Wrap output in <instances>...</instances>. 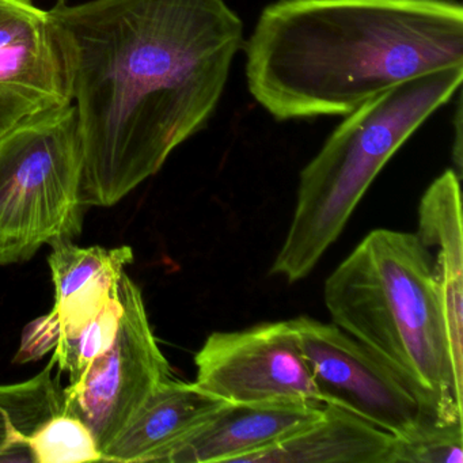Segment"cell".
<instances>
[{"label": "cell", "mask_w": 463, "mask_h": 463, "mask_svg": "<svg viewBox=\"0 0 463 463\" xmlns=\"http://www.w3.org/2000/svg\"><path fill=\"white\" fill-rule=\"evenodd\" d=\"M48 12L80 127L83 204L112 207L208 126L243 23L226 0H88Z\"/></svg>", "instance_id": "6da1fadb"}, {"label": "cell", "mask_w": 463, "mask_h": 463, "mask_svg": "<svg viewBox=\"0 0 463 463\" xmlns=\"http://www.w3.org/2000/svg\"><path fill=\"white\" fill-rule=\"evenodd\" d=\"M242 48L249 93L275 120L345 118L406 80L463 66V7L276 0Z\"/></svg>", "instance_id": "7a4b0ae2"}, {"label": "cell", "mask_w": 463, "mask_h": 463, "mask_svg": "<svg viewBox=\"0 0 463 463\" xmlns=\"http://www.w3.org/2000/svg\"><path fill=\"white\" fill-rule=\"evenodd\" d=\"M332 324L375 352L439 422L463 421L455 359L430 249L413 232L373 230L324 286Z\"/></svg>", "instance_id": "3957f363"}, {"label": "cell", "mask_w": 463, "mask_h": 463, "mask_svg": "<svg viewBox=\"0 0 463 463\" xmlns=\"http://www.w3.org/2000/svg\"><path fill=\"white\" fill-rule=\"evenodd\" d=\"M463 66L406 80L357 108L303 167L297 205L270 275L305 279L411 135L460 90Z\"/></svg>", "instance_id": "277c9868"}, {"label": "cell", "mask_w": 463, "mask_h": 463, "mask_svg": "<svg viewBox=\"0 0 463 463\" xmlns=\"http://www.w3.org/2000/svg\"><path fill=\"white\" fill-rule=\"evenodd\" d=\"M83 153L72 104L0 135V267L80 237Z\"/></svg>", "instance_id": "5b68a950"}, {"label": "cell", "mask_w": 463, "mask_h": 463, "mask_svg": "<svg viewBox=\"0 0 463 463\" xmlns=\"http://www.w3.org/2000/svg\"><path fill=\"white\" fill-rule=\"evenodd\" d=\"M123 317L112 345L63 390V411L88 425L104 451L145 401L172 378L169 362L151 329L142 291L123 273Z\"/></svg>", "instance_id": "8992f818"}, {"label": "cell", "mask_w": 463, "mask_h": 463, "mask_svg": "<svg viewBox=\"0 0 463 463\" xmlns=\"http://www.w3.org/2000/svg\"><path fill=\"white\" fill-rule=\"evenodd\" d=\"M322 402L345 409L394 436L439 422L419 392L375 352L335 324L291 319Z\"/></svg>", "instance_id": "52a82bcc"}, {"label": "cell", "mask_w": 463, "mask_h": 463, "mask_svg": "<svg viewBox=\"0 0 463 463\" xmlns=\"http://www.w3.org/2000/svg\"><path fill=\"white\" fill-rule=\"evenodd\" d=\"M196 383L229 403L324 405L292 321L208 335L194 356Z\"/></svg>", "instance_id": "ba28073f"}, {"label": "cell", "mask_w": 463, "mask_h": 463, "mask_svg": "<svg viewBox=\"0 0 463 463\" xmlns=\"http://www.w3.org/2000/svg\"><path fill=\"white\" fill-rule=\"evenodd\" d=\"M70 104L69 70L50 12L0 0V135Z\"/></svg>", "instance_id": "9c48e42d"}, {"label": "cell", "mask_w": 463, "mask_h": 463, "mask_svg": "<svg viewBox=\"0 0 463 463\" xmlns=\"http://www.w3.org/2000/svg\"><path fill=\"white\" fill-rule=\"evenodd\" d=\"M324 405L307 402L229 403L162 455L164 463H242L319 419Z\"/></svg>", "instance_id": "30bf717a"}, {"label": "cell", "mask_w": 463, "mask_h": 463, "mask_svg": "<svg viewBox=\"0 0 463 463\" xmlns=\"http://www.w3.org/2000/svg\"><path fill=\"white\" fill-rule=\"evenodd\" d=\"M132 261L134 251L129 246L80 248L72 241L52 245L48 264L55 305L42 318L58 343L77 335L118 295L121 276Z\"/></svg>", "instance_id": "8fae6325"}, {"label": "cell", "mask_w": 463, "mask_h": 463, "mask_svg": "<svg viewBox=\"0 0 463 463\" xmlns=\"http://www.w3.org/2000/svg\"><path fill=\"white\" fill-rule=\"evenodd\" d=\"M226 401L196 382L170 378L135 411L102 451L104 462H159L162 455L213 419Z\"/></svg>", "instance_id": "7c38bea8"}, {"label": "cell", "mask_w": 463, "mask_h": 463, "mask_svg": "<svg viewBox=\"0 0 463 463\" xmlns=\"http://www.w3.org/2000/svg\"><path fill=\"white\" fill-rule=\"evenodd\" d=\"M460 178L452 169L439 175L422 194L420 241L435 250L433 267L443 298L455 359L463 365V232Z\"/></svg>", "instance_id": "4fadbf2b"}, {"label": "cell", "mask_w": 463, "mask_h": 463, "mask_svg": "<svg viewBox=\"0 0 463 463\" xmlns=\"http://www.w3.org/2000/svg\"><path fill=\"white\" fill-rule=\"evenodd\" d=\"M392 438L367 420L325 403L313 424L242 463H389Z\"/></svg>", "instance_id": "5bb4252c"}, {"label": "cell", "mask_w": 463, "mask_h": 463, "mask_svg": "<svg viewBox=\"0 0 463 463\" xmlns=\"http://www.w3.org/2000/svg\"><path fill=\"white\" fill-rule=\"evenodd\" d=\"M55 362L25 382L0 384V462H33L28 440L63 411V392L53 378Z\"/></svg>", "instance_id": "9a60e30c"}, {"label": "cell", "mask_w": 463, "mask_h": 463, "mask_svg": "<svg viewBox=\"0 0 463 463\" xmlns=\"http://www.w3.org/2000/svg\"><path fill=\"white\" fill-rule=\"evenodd\" d=\"M34 463H82L102 460L101 449L85 422L61 413L45 421L28 440Z\"/></svg>", "instance_id": "2e32d148"}, {"label": "cell", "mask_w": 463, "mask_h": 463, "mask_svg": "<svg viewBox=\"0 0 463 463\" xmlns=\"http://www.w3.org/2000/svg\"><path fill=\"white\" fill-rule=\"evenodd\" d=\"M123 311L118 292L77 335L59 341L52 351V360L59 370L69 373L70 383L78 381L91 362L112 345Z\"/></svg>", "instance_id": "e0dca14e"}, {"label": "cell", "mask_w": 463, "mask_h": 463, "mask_svg": "<svg viewBox=\"0 0 463 463\" xmlns=\"http://www.w3.org/2000/svg\"><path fill=\"white\" fill-rule=\"evenodd\" d=\"M389 463H463V421L424 422L394 436Z\"/></svg>", "instance_id": "ac0fdd59"}, {"label": "cell", "mask_w": 463, "mask_h": 463, "mask_svg": "<svg viewBox=\"0 0 463 463\" xmlns=\"http://www.w3.org/2000/svg\"><path fill=\"white\" fill-rule=\"evenodd\" d=\"M455 139L452 140V161L455 164V173L458 177H462V101L458 99L457 115L454 118Z\"/></svg>", "instance_id": "d6986e66"}, {"label": "cell", "mask_w": 463, "mask_h": 463, "mask_svg": "<svg viewBox=\"0 0 463 463\" xmlns=\"http://www.w3.org/2000/svg\"><path fill=\"white\" fill-rule=\"evenodd\" d=\"M25 2H33V0H25ZM66 0H58V4H64Z\"/></svg>", "instance_id": "ffe728a7"}, {"label": "cell", "mask_w": 463, "mask_h": 463, "mask_svg": "<svg viewBox=\"0 0 463 463\" xmlns=\"http://www.w3.org/2000/svg\"><path fill=\"white\" fill-rule=\"evenodd\" d=\"M449 2H460V0H449Z\"/></svg>", "instance_id": "44dd1931"}]
</instances>
